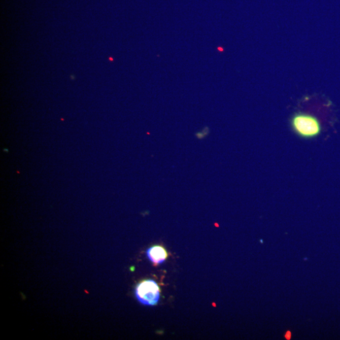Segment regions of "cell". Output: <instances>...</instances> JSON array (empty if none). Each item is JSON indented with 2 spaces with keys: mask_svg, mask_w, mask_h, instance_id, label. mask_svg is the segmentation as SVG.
Returning a JSON list of instances; mask_svg holds the SVG:
<instances>
[{
  "mask_svg": "<svg viewBox=\"0 0 340 340\" xmlns=\"http://www.w3.org/2000/svg\"><path fill=\"white\" fill-rule=\"evenodd\" d=\"M195 136L198 139V140H203V139L206 138V136L204 135L202 131H199L196 133Z\"/></svg>",
  "mask_w": 340,
  "mask_h": 340,
  "instance_id": "4",
  "label": "cell"
},
{
  "mask_svg": "<svg viewBox=\"0 0 340 340\" xmlns=\"http://www.w3.org/2000/svg\"><path fill=\"white\" fill-rule=\"evenodd\" d=\"M292 129L300 137L313 138L320 134V122L315 117L305 114H296L291 120Z\"/></svg>",
  "mask_w": 340,
  "mask_h": 340,
  "instance_id": "1",
  "label": "cell"
},
{
  "mask_svg": "<svg viewBox=\"0 0 340 340\" xmlns=\"http://www.w3.org/2000/svg\"><path fill=\"white\" fill-rule=\"evenodd\" d=\"M290 337H291V333H290V331H288L286 334V338L287 339H290Z\"/></svg>",
  "mask_w": 340,
  "mask_h": 340,
  "instance_id": "5",
  "label": "cell"
},
{
  "mask_svg": "<svg viewBox=\"0 0 340 340\" xmlns=\"http://www.w3.org/2000/svg\"><path fill=\"white\" fill-rule=\"evenodd\" d=\"M135 295L141 304L154 305L160 298V289L158 284L153 280H145L136 287Z\"/></svg>",
  "mask_w": 340,
  "mask_h": 340,
  "instance_id": "2",
  "label": "cell"
},
{
  "mask_svg": "<svg viewBox=\"0 0 340 340\" xmlns=\"http://www.w3.org/2000/svg\"><path fill=\"white\" fill-rule=\"evenodd\" d=\"M147 256L154 265L163 263L168 258V253L164 248L161 246H154L147 250Z\"/></svg>",
  "mask_w": 340,
  "mask_h": 340,
  "instance_id": "3",
  "label": "cell"
}]
</instances>
